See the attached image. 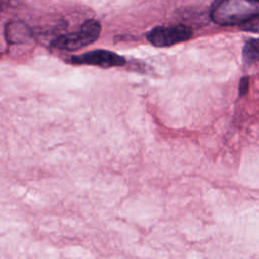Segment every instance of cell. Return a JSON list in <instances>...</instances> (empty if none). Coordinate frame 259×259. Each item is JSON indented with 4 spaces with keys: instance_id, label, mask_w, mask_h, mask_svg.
Returning <instances> with one entry per match:
<instances>
[{
    "instance_id": "1",
    "label": "cell",
    "mask_w": 259,
    "mask_h": 259,
    "mask_svg": "<svg viewBox=\"0 0 259 259\" xmlns=\"http://www.w3.org/2000/svg\"><path fill=\"white\" fill-rule=\"evenodd\" d=\"M257 14H259L258 1H217L210 9L211 19L220 25H241Z\"/></svg>"
},
{
    "instance_id": "2",
    "label": "cell",
    "mask_w": 259,
    "mask_h": 259,
    "mask_svg": "<svg viewBox=\"0 0 259 259\" xmlns=\"http://www.w3.org/2000/svg\"><path fill=\"white\" fill-rule=\"evenodd\" d=\"M101 25L95 19H88L83 22L76 32L62 34L55 38L51 46L62 51H77L93 44L100 35Z\"/></svg>"
},
{
    "instance_id": "3",
    "label": "cell",
    "mask_w": 259,
    "mask_h": 259,
    "mask_svg": "<svg viewBox=\"0 0 259 259\" xmlns=\"http://www.w3.org/2000/svg\"><path fill=\"white\" fill-rule=\"evenodd\" d=\"M192 35L190 27L177 24L170 26H156L147 33V39L155 47H170L189 39Z\"/></svg>"
},
{
    "instance_id": "4",
    "label": "cell",
    "mask_w": 259,
    "mask_h": 259,
    "mask_svg": "<svg viewBox=\"0 0 259 259\" xmlns=\"http://www.w3.org/2000/svg\"><path fill=\"white\" fill-rule=\"evenodd\" d=\"M70 62L76 65H91L107 69L113 67H122L124 66L126 60L122 56L111 51L94 50L72 56Z\"/></svg>"
},
{
    "instance_id": "5",
    "label": "cell",
    "mask_w": 259,
    "mask_h": 259,
    "mask_svg": "<svg viewBox=\"0 0 259 259\" xmlns=\"http://www.w3.org/2000/svg\"><path fill=\"white\" fill-rule=\"evenodd\" d=\"M29 29L23 23L11 22L6 25L5 36L9 42L18 44L26 41L29 38Z\"/></svg>"
},
{
    "instance_id": "6",
    "label": "cell",
    "mask_w": 259,
    "mask_h": 259,
    "mask_svg": "<svg viewBox=\"0 0 259 259\" xmlns=\"http://www.w3.org/2000/svg\"><path fill=\"white\" fill-rule=\"evenodd\" d=\"M243 60L246 65H252L259 61V38L248 39L242 51Z\"/></svg>"
},
{
    "instance_id": "7",
    "label": "cell",
    "mask_w": 259,
    "mask_h": 259,
    "mask_svg": "<svg viewBox=\"0 0 259 259\" xmlns=\"http://www.w3.org/2000/svg\"><path fill=\"white\" fill-rule=\"evenodd\" d=\"M240 28L242 30H245V31H251V32L259 33V14L255 15L250 20L241 24Z\"/></svg>"
},
{
    "instance_id": "8",
    "label": "cell",
    "mask_w": 259,
    "mask_h": 259,
    "mask_svg": "<svg viewBox=\"0 0 259 259\" xmlns=\"http://www.w3.org/2000/svg\"><path fill=\"white\" fill-rule=\"evenodd\" d=\"M249 89V78L248 77H242L240 79L239 83V95L244 96L247 94Z\"/></svg>"
}]
</instances>
